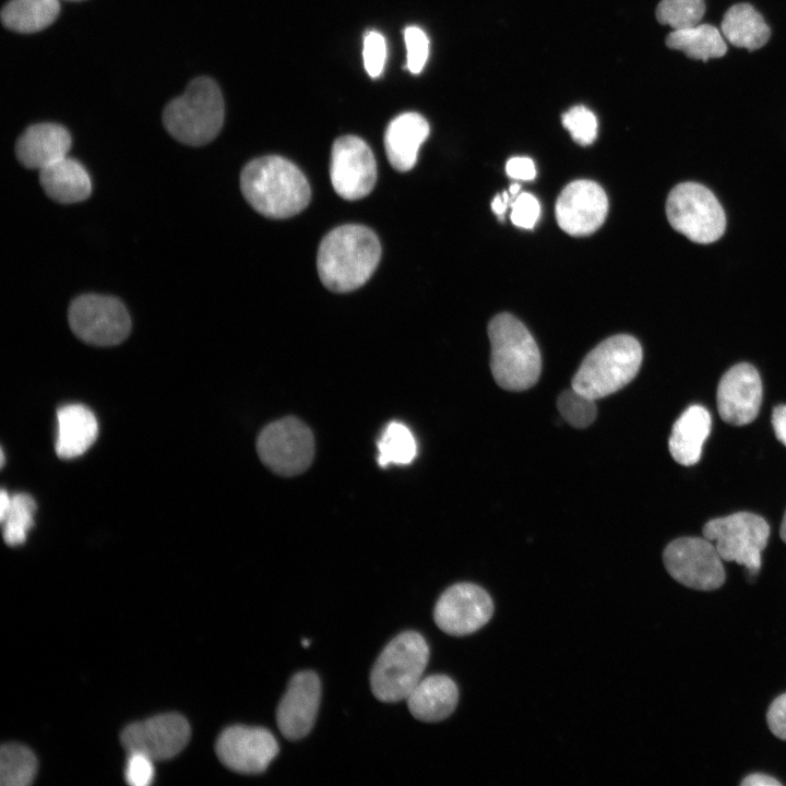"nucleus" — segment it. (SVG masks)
Instances as JSON below:
<instances>
[{"label": "nucleus", "mask_w": 786, "mask_h": 786, "mask_svg": "<svg viewBox=\"0 0 786 786\" xmlns=\"http://www.w3.org/2000/svg\"><path fill=\"white\" fill-rule=\"evenodd\" d=\"M704 0H662L656 7V19L662 25L681 29L699 24L705 13Z\"/></svg>", "instance_id": "7c9ffc66"}, {"label": "nucleus", "mask_w": 786, "mask_h": 786, "mask_svg": "<svg viewBox=\"0 0 786 786\" xmlns=\"http://www.w3.org/2000/svg\"><path fill=\"white\" fill-rule=\"evenodd\" d=\"M362 58L365 70L369 76H380L386 61V41L381 33L369 31L365 34Z\"/></svg>", "instance_id": "f704fd0d"}, {"label": "nucleus", "mask_w": 786, "mask_h": 786, "mask_svg": "<svg viewBox=\"0 0 786 786\" xmlns=\"http://www.w3.org/2000/svg\"><path fill=\"white\" fill-rule=\"evenodd\" d=\"M509 192L503 191L501 194H498L495 196V199L491 202V209L495 214L498 216H501L507 211V207L509 205Z\"/></svg>", "instance_id": "79ce46f5"}, {"label": "nucleus", "mask_w": 786, "mask_h": 786, "mask_svg": "<svg viewBox=\"0 0 786 786\" xmlns=\"http://www.w3.org/2000/svg\"><path fill=\"white\" fill-rule=\"evenodd\" d=\"M703 536L714 541L724 561L745 565L750 575L761 568V553L767 545L770 526L760 515L738 512L708 521Z\"/></svg>", "instance_id": "6e6552de"}, {"label": "nucleus", "mask_w": 786, "mask_h": 786, "mask_svg": "<svg viewBox=\"0 0 786 786\" xmlns=\"http://www.w3.org/2000/svg\"><path fill=\"white\" fill-rule=\"evenodd\" d=\"M667 572L682 585L713 591L725 582V570L715 545L707 538L681 537L669 543L663 553Z\"/></svg>", "instance_id": "9b49d317"}, {"label": "nucleus", "mask_w": 786, "mask_h": 786, "mask_svg": "<svg viewBox=\"0 0 786 786\" xmlns=\"http://www.w3.org/2000/svg\"><path fill=\"white\" fill-rule=\"evenodd\" d=\"M557 407L562 418L574 428H585L596 417L595 400L572 386L558 396Z\"/></svg>", "instance_id": "2f4dec72"}, {"label": "nucleus", "mask_w": 786, "mask_h": 786, "mask_svg": "<svg viewBox=\"0 0 786 786\" xmlns=\"http://www.w3.org/2000/svg\"><path fill=\"white\" fill-rule=\"evenodd\" d=\"M406 46V68L413 74L422 71L429 56V39L417 26H407L404 31Z\"/></svg>", "instance_id": "72a5a7b5"}, {"label": "nucleus", "mask_w": 786, "mask_h": 786, "mask_svg": "<svg viewBox=\"0 0 786 786\" xmlns=\"http://www.w3.org/2000/svg\"><path fill=\"white\" fill-rule=\"evenodd\" d=\"M224 100L218 85L210 78H198L186 92L164 109L167 131L179 142L200 146L216 138L224 122Z\"/></svg>", "instance_id": "20e7f679"}, {"label": "nucleus", "mask_w": 786, "mask_h": 786, "mask_svg": "<svg viewBox=\"0 0 786 786\" xmlns=\"http://www.w3.org/2000/svg\"><path fill=\"white\" fill-rule=\"evenodd\" d=\"M770 730L779 739L786 740V693L777 696L766 714Z\"/></svg>", "instance_id": "4c0bfd02"}, {"label": "nucleus", "mask_w": 786, "mask_h": 786, "mask_svg": "<svg viewBox=\"0 0 786 786\" xmlns=\"http://www.w3.org/2000/svg\"><path fill=\"white\" fill-rule=\"evenodd\" d=\"M378 463L382 467L390 464L406 465L416 456V440L404 424L391 421L378 441Z\"/></svg>", "instance_id": "cd10ccee"}, {"label": "nucleus", "mask_w": 786, "mask_h": 786, "mask_svg": "<svg viewBox=\"0 0 786 786\" xmlns=\"http://www.w3.org/2000/svg\"><path fill=\"white\" fill-rule=\"evenodd\" d=\"M71 147L69 131L57 123H37L27 128L15 146L20 163L29 169H43L68 156Z\"/></svg>", "instance_id": "6ab92c4d"}, {"label": "nucleus", "mask_w": 786, "mask_h": 786, "mask_svg": "<svg viewBox=\"0 0 786 786\" xmlns=\"http://www.w3.org/2000/svg\"><path fill=\"white\" fill-rule=\"evenodd\" d=\"M711 415L701 405L688 407L672 426L668 441L672 458L684 466L699 462L704 441L711 431Z\"/></svg>", "instance_id": "5701e85b"}, {"label": "nucleus", "mask_w": 786, "mask_h": 786, "mask_svg": "<svg viewBox=\"0 0 786 786\" xmlns=\"http://www.w3.org/2000/svg\"><path fill=\"white\" fill-rule=\"evenodd\" d=\"M641 362L642 347L636 338L627 334L608 337L585 356L571 386L596 401L631 382Z\"/></svg>", "instance_id": "39448f33"}, {"label": "nucleus", "mask_w": 786, "mask_h": 786, "mask_svg": "<svg viewBox=\"0 0 786 786\" xmlns=\"http://www.w3.org/2000/svg\"><path fill=\"white\" fill-rule=\"evenodd\" d=\"M562 124L580 145H590L597 135V119L584 106H575L562 116Z\"/></svg>", "instance_id": "473e14b6"}, {"label": "nucleus", "mask_w": 786, "mask_h": 786, "mask_svg": "<svg viewBox=\"0 0 786 786\" xmlns=\"http://www.w3.org/2000/svg\"><path fill=\"white\" fill-rule=\"evenodd\" d=\"M507 174L519 180H533L536 177L534 162L524 156L511 157L505 164Z\"/></svg>", "instance_id": "58836bf2"}, {"label": "nucleus", "mask_w": 786, "mask_h": 786, "mask_svg": "<svg viewBox=\"0 0 786 786\" xmlns=\"http://www.w3.org/2000/svg\"><path fill=\"white\" fill-rule=\"evenodd\" d=\"M429 660V646L415 631L395 636L381 652L370 674L373 695L382 702L406 700L421 680Z\"/></svg>", "instance_id": "423d86ee"}, {"label": "nucleus", "mask_w": 786, "mask_h": 786, "mask_svg": "<svg viewBox=\"0 0 786 786\" xmlns=\"http://www.w3.org/2000/svg\"><path fill=\"white\" fill-rule=\"evenodd\" d=\"M490 369L497 384L524 391L538 380L541 369L538 346L525 325L510 313H500L488 324Z\"/></svg>", "instance_id": "7ed1b4c3"}, {"label": "nucleus", "mask_w": 786, "mask_h": 786, "mask_svg": "<svg viewBox=\"0 0 786 786\" xmlns=\"http://www.w3.org/2000/svg\"><path fill=\"white\" fill-rule=\"evenodd\" d=\"M0 454H1V466H3V465H4V453H3V451H1Z\"/></svg>", "instance_id": "a18cd8bd"}, {"label": "nucleus", "mask_w": 786, "mask_h": 786, "mask_svg": "<svg viewBox=\"0 0 786 786\" xmlns=\"http://www.w3.org/2000/svg\"><path fill=\"white\" fill-rule=\"evenodd\" d=\"M520 188H521V187H520L519 183H513V184H511L510 188H509V194L512 195V196H516L517 193H519V191H520Z\"/></svg>", "instance_id": "c03bdc74"}, {"label": "nucleus", "mask_w": 786, "mask_h": 786, "mask_svg": "<svg viewBox=\"0 0 786 786\" xmlns=\"http://www.w3.org/2000/svg\"><path fill=\"white\" fill-rule=\"evenodd\" d=\"M68 319L80 340L97 346L121 343L131 329L128 310L119 299L109 296L88 294L75 298Z\"/></svg>", "instance_id": "9d476101"}, {"label": "nucleus", "mask_w": 786, "mask_h": 786, "mask_svg": "<svg viewBox=\"0 0 786 786\" xmlns=\"http://www.w3.org/2000/svg\"><path fill=\"white\" fill-rule=\"evenodd\" d=\"M70 1H82V0H70Z\"/></svg>", "instance_id": "de8ad7c7"}, {"label": "nucleus", "mask_w": 786, "mask_h": 786, "mask_svg": "<svg viewBox=\"0 0 786 786\" xmlns=\"http://www.w3.org/2000/svg\"><path fill=\"white\" fill-rule=\"evenodd\" d=\"M779 534H781V538H782L783 541L786 544V511H785V513H784V517H783V521H782Z\"/></svg>", "instance_id": "37998d69"}, {"label": "nucleus", "mask_w": 786, "mask_h": 786, "mask_svg": "<svg viewBox=\"0 0 786 786\" xmlns=\"http://www.w3.org/2000/svg\"><path fill=\"white\" fill-rule=\"evenodd\" d=\"M720 418L734 426L748 425L755 419L762 401V382L758 370L741 362L722 377L717 388Z\"/></svg>", "instance_id": "f3484780"}, {"label": "nucleus", "mask_w": 786, "mask_h": 786, "mask_svg": "<svg viewBox=\"0 0 786 786\" xmlns=\"http://www.w3.org/2000/svg\"><path fill=\"white\" fill-rule=\"evenodd\" d=\"M153 760L139 752H130L126 765V779L132 786H147L154 778Z\"/></svg>", "instance_id": "e433bc0d"}, {"label": "nucleus", "mask_w": 786, "mask_h": 786, "mask_svg": "<svg viewBox=\"0 0 786 786\" xmlns=\"http://www.w3.org/2000/svg\"><path fill=\"white\" fill-rule=\"evenodd\" d=\"M59 12V0H10L1 11V21L11 31L35 33L49 26Z\"/></svg>", "instance_id": "bb28decb"}, {"label": "nucleus", "mask_w": 786, "mask_h": 786, "mask_svg": "<svg viewBox=\"0 0 786 786\" xmlns=\"http://www.w3.org/2000/svg\"><path fill=\"white\" fill-rule=\"evenodd\" d=\"M247 202L270 218H288L309 203L311 190L302 171L290 160L270 155L249 162L240 175Z\"/></svg>", "instance_id": "f03ea898"}, {"label": "nucleus", "mask_w": 786, "mask_h": 786, "mask_svg": "<svg viewBox=\"0 0 786 786\" xmlns=\"http://www.w3.org/2000/svg\"><path fill=\"white\" fill-rule=\"evenodd\" d=\"M302 646H303V647H308V646H309V641H308V640H302Z\"/></svg>", "instance_id": "49530a36"}, {"label": "nucleus", "mask_w": 786, "mask_h": 786, "mask_svg": "<svg viewBox=\"0 0 786 786\" xmlns=\"http://www.w3.org/2000/svg\"><path fill=\"white\" fill-rule=\"evenodd\" d=\"M458 690L444 675L421 679L406 698L410 714L418 720L436 723L448 718L455 710Z\"/></svg>", "instance_id": "412c9836"}, {"label": "nucleus", "mask_w": 786, "mask_h": 786, "mask_svg": "<svg viewBox=\"0 0 786 786\" xmlns=\"http://www.w3.org/2000/svg\"><path fill=\"white\" fill-rule=\"evenodd\" d=\"M492 614V599L483 587L472 583H457L439 597L433 619L446 634L464 636L483 628Z\"/></svg>", "instance_id": "ddd939ff"}, {"label": "nucleus", "mask_w": 786, "mask_h": 786, "mask_svg": "<svg viewBox=\"0 0 786 786\" xmlns=\"http://www.w3.org/2000/svg\"><path fill=\"white\" fill-rule=\"evenodd\" d=\"M380 258L381 245L370 228L356 224L338 226L319 246V277L327 289L348 293L370 278Z\"/></svg>", "instance_id": "f257e3e1"}, {"label": "nucleus", "mask_w": 786, "mask_h": 786, "mask_svg": "<svg viewBox=\"0 0 786 786\" xmlns=\"http://www.w3.org/2000/svg\"><path fill=\"white\" fill-rule=\"evenodd\" d=\"M262 463L282 476L305 472L314 455V439L308 426L296 417H285L265 426L257 440Z\"/></svg>", "instance_id": "1a4fd4ad"}, {"label": "nucleus", "mask_w": 786, "mask_h": 786, "mask_svg": "<svg viewBox=\"0 0 786 786\" xmlns=\"http://www.w3.org/2000/svg\"><path fill=\"white\" fill-rule=\"evenodd\" d=\"M215 751L226 767L241 774H258L277 755L278 745L265 728L230 726L219 735Z\"/></svg>", "instance_id": "2eb2a0df"}, {"label": "nucleus", "mask_w": 786, "mask_h": 786, "mask_svg": "<svg viewBox=\"0 0 786 786\" xmlns=\"http://www.w3.org/2000/svg\"><path fill=\"white\" fill-rule=\"evenodd\" d=\"M330 177L341 198L355 201L367 196L377 180V163L368 144L356 135L336 139L332 146Z\"/></svg>", "instance_id": "f8f14e48"}, {"label": "nucleus", "mask_w": 786, "mask_h": 786, "mask_svg": "<svg viewBox=\"0 0 786 786\" xmlns=\"http://www.w3.org/2000/svg\"><path fill=\"white\" fill-rule=\"evenodd\" d=\"M720 29L728 43L749 51L760 49L771 37L764 17L747 2L736 3L726 11Z\"/></svg>", "instance_id": "393cba45"}, {"label": "nucleus", "mask_w": 786, "mask_h": 786, "mask_svg": "<svg viewBox=\"0 0 786 786\" xmlns=\"http://www.w3.org/2000/svg\"><path fill=\"white\" fill-rule=\"evenodd\" d=\"M428 135L429 124L417 112H404L391 120L384 134V148L391 166L398 171L410 170Z\"/></svg>", "instance_id": "aec40b11"}, {"label": "nucleus", "mask_w": 786, "mask_h": 786, "mask_svg": "<svg viewBox=\"0 0 786 786\" xmlns=\"http://www.w3.org/2000/svg\"><path fill=\"white\" fill-rule=\"evenodd\" d=\"M742 786H779L781 783L772 776L765 774H751L748 775L742 782Z\"/></svg>", "instance_id": "a19ab883"}, {"label": "nucleus", "mask_w": 786, "mask_h": 786, "mask_svg": "<svg viewBox=\"0 0 786 786\" xmlns=\"http://www.w3.org/2000/svg\"><path fill=\"white\" fill-rule=\"evenodd\" d=\"M39 182L50 199L64 204L81 202L92 192L88 172L68 156L40 169Z\"/></svg>", "instance_id": "b1692460"}, {"label": "nucleus", "mask_w": 786, "mask_h": 786, "mask_svg": "<svg viewBox=\"0 0 786 786\" xmlns=\"http://www.w3.org/2000/svg\"><path fill=\"white\" fill-rule=\"evenodd\" d=\"M321 699L320 679L313 671L293 676L276 712L282 735L289 740L301 739L313 727Z\"/></svg>", "instance_id": "a211bd4d"}, {"label": "nucleus", "mask_w": 786, "mask_h": 786, "mask_svg": "<svg viewBox=\"0 0 786 786\" xmlns=\"http://www.w3.org/2000/svg\"><path fill=\"white\" fill-rule=\"evenodd\" d=\"M666 215L675 230L696 243H712L725 233V212L714 193L701 183L688 181L674 187L667 196Z\"/></svg>", "instance_id": "0eeeda50"}, {"label": "nucleus", "mask_w": 786, "mask_h": 786, "mask_svg": "<svg viewBox=\"0 0 786 786\" xmlns=\"http://www.w3.org/2000/svg\"><path fill=\"white\" fill-rule=\"evenodd\" d=\"M511 210L512 223L515 226L525 229L533 228L540 214L538 200L528 192H523L516 195L515 200L511 204Z\"/></svg>", "instance_id": "c9c22d12"}, {"label": "nucleus", "mask_w": 786, "mask_h": 786, "mask_svg": "<svg viewBox=\"0 0 786 786\" xmlns=\"http://www.w3.org/2000/svg\"><path fill=\"white\" fill-rule=\"evenodd\" d=\"M608 212V199L603 188L592 180H575L567 184L556 202L559 227L571 236H586L596 231Z\"/></svg>", "instance_id": "dca6fc26"}, {"label": "nucleus", "mask_w": 786, "mask_h": 786, "mask_svg": "<svg viewBox=\"0 0 786 786\" xmlns=\"http://www.w3.org/2000/svg\"><path fill=\"white\" fill-rule=\"evenodd\" d=\"M37 761L34 753L17 743L3 745L0 750V784L26 786L36 775Z\"/></svg>", "instance_id": "c85d7f7f"}, {"label": "nucleus", "mask_w": 786, "mask_h": 786, "mask_svg": "<svg viewBox=\"0 0 786 786\" xmlns=\"http://www.w3.org/2000/svg\"><path fill=\"white\" fill-rule=\"evenodd\" d=\"M189 738V723L177 713L132 723L121 733V743L128 753H143L153 761L174 758L186 747Z\"/></svg>", "instance_id": "4468645a"}, {"label": "nucleus", "mask_w": 786, "mask_h": 786, "mask_svg": "<svg viewBox=\"0 0 786 786\" xmlns=\"http://www.w3.org/2000/svg\"><path fill=\"white\" fill-rule=\"evenodd\" d=\"M772 425L776 439L786 446V405L774 407L772 413Z\"/></svg>", "instance_id": "ea45409f"}, {"label": "nucleus", "mask_w": 786, "mask_h": 786, "mask_svg": "<svg viewBox=\"0 0 786 786\" xmlns=\"http://www.w3.org/2000/svg\"><path fill=\"white\" fill-rule=\"evenodd\" d=\"M665 44L670 49L683 51L690 59L704 62L710 58H720L727 52L723 36L711 24L674 29L667 35Z\"/></svg>", "instance_id": "a878e982"}, {"label": "nucleus", "mask_w": 786, "mask_h": 786, "mask_svg": "<svg viewBox=\"0 0 786 786\" xmlns=\"http://www.w3.org/2000/svg\"><path fill=\"white\" fill-rule=\"evenodd\" d=\"M58 432L56 452L61 458H74L85 453L98 434L93 412L81 404H69L57 412Z\"/></svg>", "instance_id": "4be33fe9"}, {"label": "nucleus", "mask_w": 786, "mask_h": 786, "mask_svg": "<svg viewBox=\"0 0 786 786\" xmlns=\"http://www.w3.org/2000/svg\"><path fill=\"white\" fill-rule=\"evenodd\" d=\"M36 502L27 493L11 496L7 511L0 515L2 536L9 546H17L25 541L28 531L34 525Z\"/></svg>", "instance_id": "c756f323"}]
</instances>
